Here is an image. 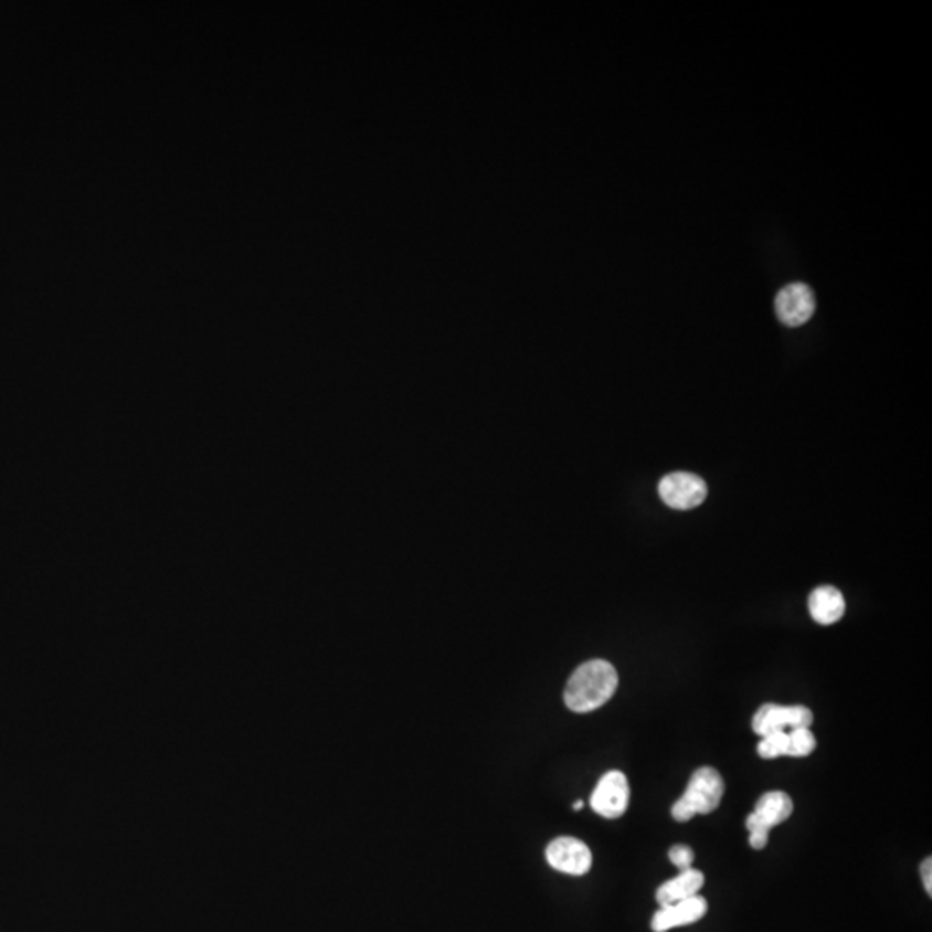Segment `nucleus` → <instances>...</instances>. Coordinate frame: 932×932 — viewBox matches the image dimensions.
<instances>
[{
    "label": "nucleus",
    "mask_w": 932,
    "mask_h": 932,
    "mask_svg": "<svg viewBox=\"0 0 932 932\" xmlns=\"http://www.w3.org/2000/svg\"><path fill=\"white\" fill-rule=\"evenodd\" d=\"M812 618L820 625H833L841 621L845 615V597L839 589L833 585H822L815 589L808 600Z\"/></svg>",
    "instance_id": "9"
},
{
    "label": "nucleus",
    "mask_w": 932,
    "mask_h": 932,
    "mask_svg": "<svg viewBox=\"0 0 932 932\" xmlns=\"http://www.w3.org/2000/svg\"><path fill=\"white\" fill-rule=\"evenodd\" d=\"M668 858L680 872H684V870L691 869L695 851L689 846L676 845L671 846L670 851H668Z\"/></svg>",
    "instance_id": "14"
},
{
    "label": "nucleus",
    "mask_w": 932,
    "mask_h": 932,
    "mask_svg": "<svg viewBox=\"0 0 932 932\" xmlns=\"http://www.w3.org/2000/svg\"><path fill=\"white\" fill-rule=\"evenodd\" d=\"M546 860L558 872L584 876L593 866V854L578 838H557L546 848Z\"/></svg>",
    "instance_id": "6"
},
{
    "label": "nucleus",
    "mask_w": 932,
    "mask_h": 932,
    "mask_svg": "<svg viewBox=\"0 0 932 932\" xmlns=\"http://www.w3.org/2000/svg\"><path fill=\"white\" fill-rule=\"evenodd\" d=\"M769 843V833H750L751 848L763 849Z\"/></svg>",
    "instance_id": "16"
},
{
    "label": "nucleus",
    "mask_w": 932,
    "mask_h": 932,
    "mask_svg": "<svg viewBox=\"0 0 932 932\" xmlns=\"http://www.w3.org/2000/svg\"><path fill=\"white\" fill-rule=\"evenodd\" d=\"M707 900L699 894H695V897L670 904V907H661V910H658L653 917L652 929L655 932H667L670 929L679 928V925L695 924L707 915Z\"/></svg>",
    "instance_id": "8"
},
{
    "label": "nucleus",
    "mask_w": 932,
    "mask_h": 932,
    "mask_svg": "<svg viewBox=\"0 0 932 932\" xmlns=\"http://www.w3.org/2000/svg\"><path fill=\"white\" fill-rule=\"evenodd\" d=\"M631 787L622 772H606L600 779L596 790L591 794V806L597 815L605 818H618L627 812Z\"/></svg>",
    "instance_id": "5"
},
{
    "label": "nucleus",
    "mask_w": 932,
    "mask_h": 932,
    "mask_svg": "<svg viewBox=\"0 0 932 932\" xmlns=\"http://www.w3.org/2000/svg\"><path fill=\"white\" fill-rule=\"evenodd\" d=\"M787 739H790V744H787L786 756L803 759V756L814 753L815 748H817V741H815V735L812 734L811 728L791 729L787 732Z\"/></svg>",
    "instance_id": "12"
},
{
    "label": "nucleus",
    "mask_w": 932,
    "mask_h": 932,
    "mask_svg": "<svg viewBox=\"0 0 932 932\" xmlns=\"http://www.w3.org/2000/svg\"><path fill=\"white\" fill-rule=\"evenodd\" d=\"M787 744H790L787 732H774V734L762 738L756 750H759V755L762 759L772 760L777 759V756H786Z\"/></svg>",
    "instance_id": "13"
},
{
    "label": "nucleus",
    "mask_w": 932,
    "mask_h": 932,
    "mask_svg": "<svg viewBox=\"0 0 932 932\" xmlns=\"http://www.w3.org/2000/svg\"><path fill=\"white\" fill-rule=\"evenodd\" d=\"M775 313L787 327H802L814 317L815 296L805 284H790L775 297Z\"/></svg>",
    "instance_id": "7"
},
{
    "label": "nucleus",
    "mask_w": 932,
    "mask_h": 932,
    "mask_svg": "<svg viewBox=\"0 0 932 932\" xmlns=\"http://www.w3.org/2000/svg\"><path fill=\"white\" fill-rule=\"evenodd\" d=\"M658 493L661 501L674 510H691L707 499L708 487L698 475L676 472L661 478Z\"/></svg>",
    "instance_id": "4"
},
{
    "label": "nucleus",
    "mask_w": 932,
    "mask_h": 932,
    "mask_svg": "<svg viewBox=\"0 0 932 932\" xmlns=\"http://www.w3.org/2000/svg\"><path fill=\"white\" fill-rule=\"evenodd\" d=\"M814 713L806 707H781V705L765 703L753 717L751 728L760 738L787 732V729L811 728Z\"/></svg>",
    "instance_id": "3"
},
{
    "label": "nucleus",
    "mask_w": 932,
    "mask_h": 932,
    "mask_svg": "<svg viewBox=\"0 0 932 932\" xmlns=\"http://www.w3.org/2000/svg\"><path fill=\"white\" fill-rule=\"evenodd\" d=\"M616 688L618 674L610 661H585L566 682L565 705L575 713H589L608 703Z\"/></svg>",
    "instance_id": "1"
},
{
    "label": "nucleus",
    "mask_w": 932,
    "mask_h": 932,
    "mask_svg": "<svg viewBox=\"0 0 932 932\" xmlns=\"http://www.w3.org/2000/svg\"><path fill=\"white\" fill-rule=\"evenodd\" d=\"M705 876L696 869H688L680 872L679 876L674 877L670 881L664 885L656 891V901L661 907H670V904L679 903V901L688 900L699 893V889L703 888Z\"/></svg>",
    "instance_id": "10"
},
{
    "label": "nucleus",
    "mask_w": 932,
    "mask_h": 932,
    "mask_svg": "<svg viewBox=\"0 0 932 932\" xmlns=\"http://www.w3.org/2000/svg\"><path fill=\"white\" fill-rule=\"evenodd\" d=\"M723 779L716 769L703 766L692 774L686 793L671 806V817L677 822L691 820L695 815H708L722 802Z\"/></svg>",
    "instance_id": "2"
},
{
    "label": "nucleus",
    "mask_w": 932,
    "mask_h": 932,
    "mask_svg": "<svg viewBox=\"0 0 932 932\" xmlns=\"http://www.w3.org/2000/svg\"><path fill=\"white\" fill-rule=\"evenodd\" d=\"M582 808H584V802L573 803V811H582Z\"/></svg>",
    "instance_id": "17"
},
{
    "label": "nucleus",
    "mask_w": 932,
    "mask_h": 932,
    "mask_svg": "<svg viewBox=\"0 0 932 932\" xmlns=\"http://www.w3.org/2000/svg\"><path fill=\"white\" fill-rule=\"evenodd\" d=\"M922 881H924L925 891L932 894V858H925L921 866Z\"/></svg>",
    "instance_id": "15"
},
{
    "label": "nucleus",
    "mask_w": 932,
    "mask_h": 932,
    "mask_svg": "<svg viewBox=\"0 0 932 932\" xmlns=\"http://www.w3.org/2000/svg\"><path fill=\"white\" fill-rule=\"evenodd\" d=\"M753 814L762 824L772 829V827L783 824L791 817L793 799L790 798V794L783 793V791H771V793L760 796Z\"/></svg>",
    "instance_id": "11"
}]
</instances>
